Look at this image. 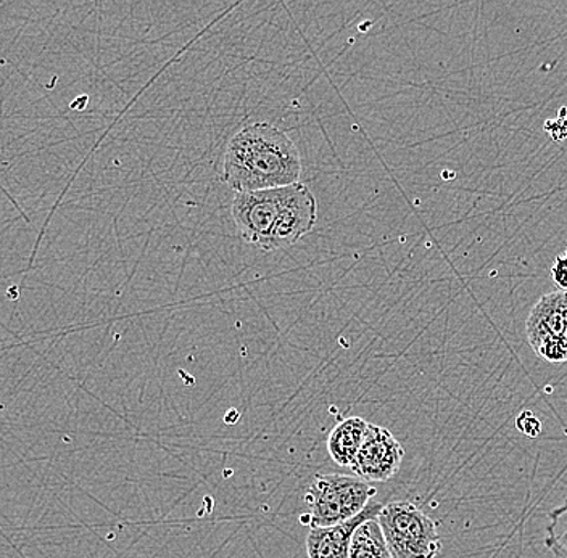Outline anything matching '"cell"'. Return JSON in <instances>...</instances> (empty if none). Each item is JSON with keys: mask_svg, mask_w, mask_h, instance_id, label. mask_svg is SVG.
Wrapping results in <instances>:
<instances>
[{"mask_svg": "<svg viewBox=\"0 0 567 558\" xmlns=\"http://www.w3.org/2000/svg\"><path fill=\"white\" fill-rule=\"evenodd\" d=\"M233 217L240 237L265 251L282 250L310 234L318 203L304 184L271 191L236 193Z\"/></svg>", "mask_w": 567, "mask_h": 558, "instance_id": "obj_1", "label": "cell"}, {"mask_svg": "<svg viewBox=\"0 0 567 558\" xmlns=\"http://www.w3.org/2000/svg\"><path fill=\"white\" fill-rule=\"evenodd\" d=\"M302 174L296 142L268 122L245 126L229 140L224 153V182L234 192L289 187Z\"/></svg>", "mask_w": 567, "mask_h": 558, "instance_id": "obj_2", "label": "cell"}, {"mask_svg": "<svg viewBox=\"0 0 567 558\" xmlns=\"http://www.w3.org/2000/svg\"><path fill=\"white\" fill-rule=\"evenodd\" d=\"M376 493L373 484L359 476L317 475L304 494L311 528H328L352 521L365 511Z\"/></svg>", "mask_w": 567, "mask_h": 558, "instance_id": "obj_3", "label": "cell"}, {"mask_svg": "<svg viewBox=\"0 0 567 558\" xmlns=\"http://www.w3.org/2000/svg\"><path fill=\"white\" fill-rule=\"evenodd\" d=\"M394 558H434L442 549L437 523L411 502H391L377 515Z\"/></svg>", "mask_w": 567, "mask_h": 558, "instance_id": "obj_4", "label": "cell"}, {"mask_svg": "<svg viewBox=\"0 0 567 558\" xmlns=\"http://www.w3.org/2000/svg\"><path fill=\"white\" fill-rule=\"evenodd\" d=\"M404 458V446L398 443L394 433L370 423L365 441L350 470L367 483H384L397 475Z\"/></svg>", "mask_w": 567, "mask_h": 558, "instance_id": "obj_5", "label": "cell"}, {"mask_svg": "<svg viewBox=\"0 0 567 558\" xmlns=\"http://www.w3.org/2000/svg\"><path fill=\"white\" fill-rule=\"evenodd\" d=\"M383 505H367L362 514L341 525L311 528L307 536L308 558H349L352 536L363 522L377 518Z\"/></svg>", "mask_w": 567, "mask_h": 558, "instance_id": "obj_6", "label": "cell"}, {"mask_svg": "<svg viewBox=\"0 0 567 558\" xmlns=\"http://www.w3.org/2000/svg\"><path fill=\"white\" fill-rule=\"evenodd\" d=\"M567 291H553L535 304L526 322L528 345L537 351L547 340L558 339L565 329Z\"/></svg>", "mask_w": 567, "mask_h": 558, "instance_id": "obj_7", "label": "cell"}, {"mask_svg": "<svg viewBox=\"0 0 567 558\" xmlns=\"http://www.w3.org/2000/svg\"><path fill=\"white\" fill-rule=\"evenodd\" d=\"M367 427H370V423L362 417H350V419L339 423L331 431L328 440V451L332 461L338 463L339 466L352 469L360 448L365 441Z\"/></svg>", "mask_w": 567, "mask_h": 558, "instance_id": "obj_8", "label": "cell"}, {"mask_svg": "<svg viewBox=\"0 0 567 558\" xmlns=\"http://www.w3.org/2000/svg\"><path fill=\"white\" fill-rule=\"evenodd\" d=\"M349 558H394L377 518L363 522L352 536Z\"/></svg>", "mask_w": 567, "mask_h": 558, "instance_id": "obj_9", "label": "cell"}, {"mask_svg": "<svg viewBox=\"0 0 567 558\" xmlns=\"http://www.w3.org/2000/svg\"><path fill=\"white\" fill-rule=\"evenodd\" d=\"M545 546L556 558H567V500L549 514Z\"/></svg>", "mask_w": 567, "mask_h": 558, "instance_id": "obj_10", "label": "cell"}, {"mask_svg": "<svg viewBox=\"0 0 567 558\" xmlns=\"http://www.w3.org/2000/svg\"><path fill=\"white\" fill-rule=\"evenodd\" d=\"M535 353L549 363H567V343L561 336L547 340Z\"/></svg>", "mask_w": 567, "mask_h": 558, "instance_id": "obj_11", "label": "cell"}, {"mask_svg": "<svg viewBox=\"0 0 567 558\" xmlns=\"http://www.w3.org/2000/svg\"><path fill=\"white\" fill-rule=\"evenodd\" d=\"M516 428L524 437L531 438V440L541 437L542 431H544L542 420L538 419L532 410H523V412L517 416Z\"/></svg>", "mask_w": 567, "mask_h": 558, "instance_id": "obj_12", "label": "cell"}, {"mask_svg": "<svg viewBox=\"0 0 567 558\" xmlns=\"http://www.w3.org/2000/svg\"><path fill=\"white\" fill-rule=\"evenodd\" d=\"M549 272H552V279L556 287L561 291H567V259L565 256H556Z\"/></svg>", "mask_w": 567, "mask_h": 558, "instance_id": "obj_13", "label": "cell"}, {"mask_svg": "<svg viewBox=\"0 0 567 558\" xmlns=\"http://www.w3.org/2000/svg\"><path fill=\"white\" fill-rule=\"evenodd\" d=\"M561 339L567 343V307H566V318H565V329H563Z\"/></svg>", "mask_w": 567, "mask_h": 558, "instance_id": "obj_14", "label": "cell"}, {"mask_svg": "<svg viewBox=\"0 0 567 558\" xmlns=\"http://www.w3.org/2000/svg\"><path fill=\"white\" fill-rule=\"evenodd\" d=\"M565 258L567 259V250H566V255H565Z\"/></svg>", "mask_w": 567, "mask_h": 558, "instance_id": "obj_15", "label": "cell"}]
</instances>
